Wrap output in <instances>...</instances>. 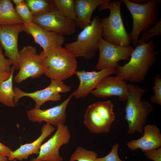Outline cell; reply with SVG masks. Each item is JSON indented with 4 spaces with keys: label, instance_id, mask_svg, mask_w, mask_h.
<instances>
[{
    "label": "cell",
    "instance_id": "3957f363",
    "mask_svg": "<svg viewBox=\"0 0 161 161\" xmlns=\"http://www.w3.org/2000/svg\"><path fill=\"white\" fill-rule=\"evenodd\" d=\"M121 0L111 2L107 0L98 7L99 11L109 9L108 17L101 19L103 27L102 37L106 41L118 46L128 47L131 43L130 34L126 31L121 14Z\"/></svg>",
    "mask_w": 161,
    "mask_h": 161
},
{
    "label": "cell",
    "instance_id": "7a4b0ae2",
    "mask_svg": "<svg viewBox=\"0 0 161 161\" xmlns=\"http://www.w3.org/2000/svg\"><path fill=\"white\" fill-rule=\"evenodd\" d=\"M39 57L44 73L51 79L62 81L75 75L77 71L76 58L62 46L43 50Z\"/></svg>",
    "mask_w": 161,
    "mask_h": 161
},
{
    "label": "cell",
    "instance_id": "ba28073f",
    "mask_svg": "<svg viewBox=\"0 0 161 161\" xmlns=\"http://www.w3.org/2000/svg\"><path fill=\"white\" fill-rule=\"evenodd\" d=\"M18 64L19 71L14 78L17 83H20L29 78H38L44 73L40 63L39 54L32 46H24L19 51Z\"/></svg>",
    "mask_w": 161,
    "mask_h": 161
},
{
    "label": "cell",
    "instance_id": "d4e9b609",
    "mask_svg": "<svg viewBox=\"0 0 161 161\" xmlns=\"http://www.w3.org/2000/svg\"><path fill=\"white\" fill-rule=\"evenodd\" d=\"M97 156L95 152L79 146L72 154L69 161H96Z\"/></svg>",
    "mask_w": 161,
    "mask_h": 161
},
{
    "label": "cell",
    "instance_id": "e575fe53",
    "mask_svg": "<svg viewBox=\"0 0 161 161\" xmlns=\"http://www.w3.org/2000/svg\"><path fill=\"white\" fill-rule=\"evenodd\" d=\"M12 1L16 5L20 4L24 2V0H13Z\"/></svg>",
    "mask_w": 161,
    "mask_h": 161
},
{
    "label": "cell",
    "instance_id": "cb8c5ba5",
    "mask_svg": "<svg viewBox=\"0 0 161 161\" xmlns=\"http://www.w3.org/2000/svg\"><path fill=\"white\" fill-rule=\"evenodd\" d=\"M56 8L68 18L76 21L74 0H53Z\"/></svg>",
    "mask_w": 161,
    "mask_h": 161
},
{
    "label": "cell",
    "instance_id": "d590c367",
    "mask_svg": "<svg viewBox=\"0 0 161 161\" xmlns=\"http://www.w3.org/2000/svg\"><path fill=\"white\" fill-rule=\"evenodd\" d=\"M8 157H7L0 154V161H8Z\"/></svg>",
    "mask_w": 161,
    "mask_h": 161
},
{
    "label": "cell",
    "instance_id": "277c9868",
    "mask_svg": "<svg viewBox=\"0 0 161 161\" xmlns=\"http://www.w3.org/2000/svg\"><path fill=\"white\" fill-rule=\"evenodd\" d=\"M128 85L129 92L125 108V118L128 124L127 133L131 134L137 132L143 134L147 117L154 109L148 101L141 100L145 89L133 83Z\"/></svg>",
    "mask_w": 161,
    "mask_h": 161
},
{
    "label": "cell",
    "instance_id": "6da1fadb",
    "mask_svg": "<svg viewBox=\"0 0 161 161\" xmlns=\"http://www.w3.org/2000/svg\"><path fill=\"white\" fill-rule=\"evenodd\" d=\"M155 41L152 39L147 43L137 45L129 62L122 66L118 65L116 68V76L131 83L143 80L156 61V55L159 52L155 50Z\"/></svg>",
    "mask_w": 161,
    "mask_h": 161
},
{
    "label": "cell",
    "instance_id": "ffe728a7",
    "mask_svg": "<svg viewBox=\"0 0 161 161\" xmlns=\"http://www.w3.org/2000/svg\"><path fill=\"white\" fill-rule=\"evenodd\" d=\"M77 27L81 29L91 24L92 15L96 8L107 0H74Z\"/></svg>",
    "mask_w": 161,
    "mask_h": 161
},
{
    "label": "cell",
    "instance_id": "d6986e66",
    "mask_svg": "<svg viewBox=\"0 0 161 161\" xmlns=\"http://www.w3.org/2000/svg\"><path fill=\"white\" fill-rule=\"evenodd\" d=\"M54 130L55 128L52 125L47 123L44 125L38 138L33 142L22 145L16 150L11 151L8 157V160L22 161L27 159L32 154H38L42 143Z\"/></svg>",
    "mask_w": 161,
    "mask_h": 161
},
{
    "label": "cell",
    "instance_id": "5b68a950",
    "mask_svg": "<svg viewBox=\"0 0 161 161\" xmlns=\"http://www.w3.org/2000/svg\"><path fill=\"white\" fill-rule=\"evenodd\" d=\"M101 19L97 16H94L91 24L78 35L77 40L66 44L64 47L76 58L82 57L88 60L93 58L98 50L99 41L102 37Z\"/></svg>",
    "mask_w": 161,
    "mask_h": 161
},
{
    "label": "cell",
    "instance_id": "8992f818",
    "mask_svg": "<svg viewBox=\"0 0 161 161\" xmlns=\"http://www.w3.org/2000/svg\"><path fill=\"white\" fill-rule=\"evenodd\" d=\"M131 14L133 27L130 34L131 43L136 46L138 37L142 31L148 30L157 21L158 5L160 0H150L143 4L134 3L130 0H122Z\"/></svg>",
    "mask_w": 161,
    "mask_h": 161
},
{
    "label": "cell",
    "instance_id": "ac0fdd59",
    "mask_svg": "<svg viewBox=\"0 0 161 161\" xmlns=\"http://www.w3.org/2000/svg\"><path fill=\"white\" fill-rule=\"evenodd\" d=\"M143 136L136 140L128 143L127 146L131 150L139 148L144 152L153 150L161 146V134L159 129L155 125L145 126Z\"/></svg>",
    "mask_w": 161,
    "mask_h": 161
},
{
    "label": "cell",
    "instance_id": "d6a6232c",
    "mask_svg": "<svg viewBox=\"0 0 161 161\" xmlns=\"http://www.w3.org/2000/svg\"><path fill=\"white\" fill-rule=\"evenodd\" d=\"M11 73V72L0 70V85L9 78Z\"/></svg>",
    "mask_w": 161,
    "mask_h": 161
},
{
    "label": "cell",
    "instance_id": "f546056e",
    "mask_svg": "<svg viewBox=\"0 0 161 161\" xmlns=\"http://www.w3.org/2000/svg\"><path fill=\"white\" fill-rule=\"evenodd\" d=\"M3 49L0 43V70L11 72L12 63L9 59L5 57L3 53Z\"/></svg>",
    "mask_w": 161,
    "mask_h": 161
},
{
    "label": "cell",
    "instance_id": "2e32d148",
    "mask_svg": "<svg viewBox=\"0 0 161 161\" xmlns=\"http://www.w3.org/2000/svg\"><path fill=\"white\" fill-rule=\"evenodd\" d=\"M116 68L110 67L98 71H76L75 75L79 80V86L73 93L76 98L86 97L94 89L100 81L105 77L115 73Z\"/></svg>",
    "mask_w": 161,
    "mask_h": 161
},
{
    "label": "cell",
    "instance_id": "603a6c76",
    "mask_svg": "<svg viewBox=\"0 0 161 161\" xmlns=\"http://www.w3.org/2000/svg\"><path fill=\"white\" fill-rule=\"evenodd\" d=\"M24 2L33 16L46 14L56 8L53 0H26Z\"/></svg>",
    "mask_w": 161,
    "mask_h": 161
},
{
    "label": "cell",
    "instance_id": "484cf974",
    "mask_svg": "<svg viewBox=\"0 0 161 161\" xmlns=\"http://www.w3.org/2000/svg\"><path fill=\"white\" fill-rule=\"evenodd\" d=\"M161 35V19L160 18L150 29L144 31L141 38L138 39L137 44H145L151 38Z\"/></svg>",
    "mask_w": 161,
    "mask_h": 161
},
{
    "label": "cell",
    "instance_id": "7c38bea8",
    "mask_svg": "<svg viewBox=\"0 0 161 161\" xmlns=\"http://www.w3.org/2000/svg\"><path fill=\"white\" fill-rule=\"evenodd\" d=\"M54 134L40 147L38 157L30 161H62L63 158L59 149L63 145L69 143L71 138L69 129L66 125L60 124L57 126Z\"/></svg>",
    "mask_w": 161,
    "mask_h": 161
},
{
    "label": "cell",
    "instance_id": "4316f807",
    "mask_svg": "<svg viewBox=\"0 0 161 161\" xmlns=\"http://www.w3.org/2000/svg\"><path fill=\"white\" fill-rule=\"evenodd\" d=\"M15 9L22 20L24 24H30L32 23L33 16L25 2L20 4L16 5Z\"/></svg>",
    "mask_w": 161,
    "mask_h": 161
},
{
    "label": "cell",
    "instance_id": "9a60e30c",
    "mask_svg": "<svg viewBox=\"0 0 161 161\" xmlns=\"http://www.w3.org/2000/svg\"><path fill=\"white\" fill-rule=\"evenodd\" d=\"M73 96L72 93L60 105L47 109L41 110L35 108L27 111L29 120L32 122H37L39 123L44 121L56 126L60 124H64L66 119V108Z\"/></svg>",
    "mask_w": 161,
    "mask_h": 161
},
{
    "label": "cell",
    "instance_id": "e0dca14e",
    "mask_svg": "<svg viewBox=\"0 0 161 161\" xmlns=\"http://www.w3.org/2000/svg\"><path fill=\"white\" fill-rule=\"evenodd\" d=\"M23 25V31L31 35L35 42L38 44L43 50L52 47L62 46L64 42V36L46 30L34 23Z\"/></svg>",
    "mask_w": 161,
    "mask_h": 161
},
{
    "label": "cell",
    "instance_id": "9c48e42d",
    "mask_svg": "<svg viewBox=\"0 0 161 161\" xmlns=\"http://www.w3.org/2000/svg\"><path fill=\"white\" fill-rule=\"evenodd\" d=\"M15 93L14 101L15 105L20 99L27 96L32 99L35 102V108L39 109L43 103L48 101H57L61 100L60 93H66L72 90L71 88L62 81L51 79L49 85L45 89L31 93H27L18 87L13 88Z\"/></svg>",
    "mask_w": 161,
    "mask_h": 161
},
{
    "label": "cell",
    "instance_id": "30bf717a",
    "mask_svg": "<svg viewBox=\"0 0 161 161\" xmlns=\"http://www.w3.org/2000/svg\"><path fill=\"white\" fill-rule=\"evenodd\" d=\"M32 23L47 31L61 35H71L75 32L76 21L68 18L57 8L46 14L33 17Z\"/></svg>",
    "mask_w": 161,
    "mask_h": 161
},
{
    "label": "cell",
    "instance_id": "5bb4252c",
    "mask_svg": "<svg viewBox=\"0 0 161 161\" xmlns=\"http://www.w3.org/2000/svg\"><path fill=\"white\" fill-rule=\"evenodd\" d=\"M23 24L0 25V43L4 51V55L8 58L17 70L19 69L18 38L20 33L23 31Z\"/></svg>",
    "mask_w": 161,
    "mask_h": 161
},
{
    "label": "cell",
    "instance_id": "4fadbf2b",
    "mask_svg": "<svg viewBox=\"0 0 161 161\" xmlns=\"http://www.w3.org/2000/svg\"><path fill=\"white\" fill-rule=\"evenodd\" d=\"M129 92L128 84L123 78L109 75L101 80L90 93L97 97L103 98L116 96L120 101L125 102Z\"/></svg>",
    "mask_w": 161,
    "mask_h": 161
},
{
    "label": "cell",
    "instance_id": "83f0119b",
    "mask_svg": "<svg viewBox=\"0 0 161 161\" xmlns=\"http://www.w3.org/2000/svg\"><path fill=\"white\" fill-rule=\"evenodd\" d=\"M154 92L153 95L151 98V102L160 105H161V77L158 74L154 79V85L153 86Z\"/></svg>",
    "mask_w": 161,
    "mask_h": 161
},
{
    "label": "cell",
    "instance_id": "1f68e13d",
    "mask_svg": "<svg viewBox=\"0 0 161 161\" xmlns=\"http://www.w3.org/2000/svg\"><path fill=\"white\" fill-rule=\"evenodd\" d=\"M12 151L11 148L0 143V154L8 157Z\"/></svg>",
    "mask_w": 161,
    "mask_h": 161
},
{
    "label": "cell",
    "instance_id": "44dd1931",
    "mask_svg": "<svg viewBox=\"0 0 161 161\" xmlns=\"http://www.w3.org/2000/svg\"><path fill=\"white\" fill-rule=\"evenodd\" d=\"M10 0H0V25L24 24Z\"/></svg>",
    "mask_w": 161,
    "mask_h": 161
},
{
    "label": "cell",
    "instance_id": "f1b7e54d",
    "mask_svg": "<svg viewBox=\"0 0 161 161\" xmlns=\"http://www.w3.org/2000/svg\"><path fill=\"white\" fill-rule=\"evenodd\" d=\"M119 147V144H115L113 145L111 151L108 155L103 157H97L96 161H124L119 157L118 154Z\"/></svg>",
    "mask_w": 161,
    "mask_h": 161
},
{
    "label": "cell",
    "instance_id": "836d02e7",
    "mask_svg": "<svg viewBox=\"0 0 161 161\" xmlns=\"http://www.w3.org/2000/svg\"><path fill=\"white\" fill-rule=\"evenodd\" d=\"M131 2L137 4H143L146 3L148 1L146 0H130Z\"/></svg>",
    "mask_w": 161,
    "mask_h": 161
},
{
    "label": "cell",
    "instance_id": "8fae6325",
    "mask_svg": "<svg viewBox=\"0 0 161 161\" xmlns=\"http://www.w3.org/2000/svg\"><path fill=\"white\" fill-rule=\"evenodd\" d=\"M134 48L132 46L122 47L109 43L100 38L98 44L99 57L96 66L98 70L110 67L116 68L121 60H128Z\"/></svg>",
    "mask_w": 161,
    "mask_h": 161
},
{
    "label": "cell",
    "instance_id": "7402d4cb",
    "mask_svg": "<svg viewBox=\"0 0 161 161\" xmlns=\"http://www.w3.org/2000/svg\"><path fill=\"white\" fill-rule=\"evenodd\" d=\"M15 68L12 66L9 78L0 85V103L10 107H15L14 99L15 93L13 87V80Z\"/></svg>",
    "mask_w": 161,
    "mask_h": 161
},
{
    "label": "cell",
    "instance_id": "4dcf8cb0",
    "mask_svg": "<svg viewBox=\"0 0 161 161\" xmlns=\"http://www.w3.org/2000/svg\"><path fill=\"white\" fill-rule=\"evenodd\" d=\"M147 157L154 161H161V148L145 152Z\"/></svg>",
    "mask_w": 161,
    "mask_h": 161
},
{
    "label": "cell",
    "instance_id": "52a82bcc",
    "mask_svg": "<svg viewBox=\"0 0 161 161\" xmlns=\"http://www.w3.org/2000/svg\"><path fill=\"white\" fill-rule=\"evenodd\" d=\"M114 107L110 100L97 101L88 106L83 123L91 133L100 134L110 131L115 119Z\"/></svg>",
    "mask_w": 161,
    "mask_h": 161
}]
</instances>
